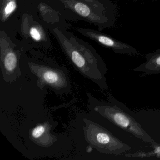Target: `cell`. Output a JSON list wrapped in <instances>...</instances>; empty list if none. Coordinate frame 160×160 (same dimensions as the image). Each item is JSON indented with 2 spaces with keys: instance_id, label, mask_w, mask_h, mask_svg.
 I'll return each mask as SVG.
<instances>
[{
  "instance_id": "cell-1",
  "label": "cell",
  "mask_w": 160,
  "mask_h": 160,
  "mask_svg": "<svg viewBox=\"0 0 160 160\" xmlns=\"http://www.w3.org/2000/svg\"><path fill=\"white\" fill-rule=\"evenodd\" d=\"M50 32L81 74L97 84L101 89H108L106 64L93 47L66 29L56 28Z\"/></svg>"
},
{
  "instance_id": "cell-2",
  "label": "cell",
  "mask_w": 160,
  "mask_h": 160,
  "mask_svg": "<svg viewBox=\"0 0 160 160\" xmlns=\"http://www.w3.org/2000/svg\"><path fill=\"white\" fill-rule=\"evenodd\" d=\"M67 21H83L102 31L115 26L117 5L111 0H47Z\"/></svg>"
},
{
  "instance_id": "cell-3",
  "label": "cell",
  "mask_w": 160,
  "mask_h": 160,
  "mask_svg": "<svg viewBox=\"0 0 160 160\" xmlns=\"http://www.w3.org/2000/svg\"><path fill=\"white\" fill-rule=\"evenodd\" d=\"M38 51L28 50L30 57H27L26 51L22 54L31 72L37 77V86L41 89L49 87L59 95L70 93L71 83L66 69Z\"/></svg>"
},
{
  "instance_id": "cell-4",
  "label": "cell",
  "mask_w": 160,
  "mask_h": 160,
  "mask_svg": "<svg viewBox=\"0 0 160 160\" xmlns=\"http://www.w3.org/2000/svg\"><path fill=\"white\" fill-rule=\"evenodd\" d=\"M88 96L91 107L101 116L143 142L150 144L154 148L160 147V144L153 139L125 108L122 107V103L112 95L108 98V102L99 101L90 94Z\"/></svg>"
},
{
  "instance_id": "cell-5",
  "label": "cell",
  "mask_w": 160,
  "mask_h": 160,
  "mask_svg": "<svg viewBox=\"0 0 160 160\" xmlns=\"http://www.w3.org/2000/svg\"><path fill=\"white\" fill-rule=\"evenodd\" d=\"M49 32L32 5L19 18L17 28L16 41L21 42L28 50L49 51L53 48Z\"/></svg>"
},
{
  "instance_id": "cell-6",
  "label": "cell",
  "mask_w": 160,
  "mask_h": 160,
  "mask_svg": "<svg viewBox=\"0 0 160 160\" xmlns=\"http://www.w3.org/2000/svg\"><path fill=\"white\" fill-rule=\"evenodd\" d=\"M26 51L28 49L21 42L0 30V65L4 81L12 83L20 76L21 57Z\"/></svg>"
},
{
  "instance_id": "cell-7",
  "label": "cell",
  "mask_w": 160,
  "mask_h": 160,
  "mask_svg": "<svg viewBox=\"0 0 160 160\" xmlns=\"http://www.w3.org/2000/svg\"><path fill=\"white\" fill-rule=\"evenodd\" d=\"M84 128L87 142L96 150L106 154L118 155L131 150V147L120 140L100 124L87 119Z\"/></svg>"
},
{
  "instance_id": "cell-8",
  "label": "cell",
  "mask_w": 160,
  "mask_h": 160,
  "mask_svg": "<svg viewBox=\"0 0 160 160\" xmlns=\"http://www.w3.org/2000/svg\"><path fill=\"white\" fill-rule=\"evenodd\" d=\"M32 5L28 0H0V30L4 31L16 41L19 18Z\"/></svg>"
},
{
  "instance_id": "cell-9",
  "label": "cell",
  "mask_w": 160,
  "mask_h": 160,
  "mask_svg": "<svg viewBox=\"0 0 160 160\" xmlns=\"http://www.w3.org/2000/svg\"><path fill=\"white\" fill-rule=\"evenodd\" d=\"M74 29L81 35L111 49L117 54L130 56H136L139 54V51L133 47L118 41L110 35L103 33L101 31L79 27H75Z\"/></svg>"
},
{
  "instance_id": "cell-10",
  "label": "cell",
  "mask_w": 160,
  "mask_h": 160,
  "mask_svg": "<svg viewBox=\"0 0 160 160\" xmlns=\"http://www.w3.org/2000/svg\"><path fill=\"white\" fill-rule=\"evenodd\" d=\"M32 5L50 32L56 28L68 30L72 28V25L68 23L61 14L46 2H41Z\"/></svg>"
},
{
  "instance_id": "cell-11",
  "label": "cell",
  "mask_w": 160,
  "mask_h": 160,
  "mask_svg": "<svg viewBox=\"0 0 160 160\" xmlns=\"http://www.w3.org/2000/svg\"><path fill=\"white\" fill-rule=\"evenodd\" d=\"M53 125L49 121L39 124L31 131V139L37 145L49 147L57 140V137L51 133Z\"/></svg>"
},
{
  "instance_id": "cell-12",
  "label": "cell",
  "mask_w": 160,
  "mask_h": 160,
  "mask_svg": "<svg viewBox=\"0 0 160 160\" xmlns=\"http://www.w3.org/2000/svg\"><path fill=\"white\" fill-rule=\"evenodd\" d=\"M146 62L133 69V72H141L145 75L160 73V48L145 56Z\"/></svg>"
},
{
  "instance_id": "cell-13",
  "label": "cell",
  "mask_w": 160,
  "mask_h": 160,
  "mask_svg": "<svg viewBox=\"0 0 160 160\" xmlns=\"http://www.w3.org/2000/svg\"><path fill=\"white\" fill-rule=\"evenodd\" d=\"M28 1L32 4H34L35 3H37V2H46L47 1V0H28Z\"/></svg>"
},
{
  "instance_id": "cell-14",
  "label": "cell",
  "mask_w": 160,
  "mask_h": 160,
  "mask_svg": "<svg viewBox=\"0 0 160 160\" xmlns=\"http://www.w3.org/2000/svg\"><path fill=\"white\" fill-rule=\"evenodd\" d=\"M131 1H132L133 2H137L139 1V0H131Z\"/></svg>"
}]
</instances>
